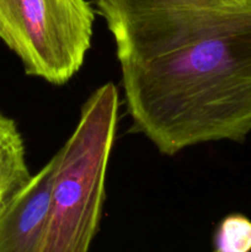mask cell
I'll list each match as a JSON object with an SVG mask.
<instances>
[{"instance_id":"cell-5","label":"cell","mask_w":251,"mask_h":252,"mask_svg":"<svg viewBox=\"0 0 251 252\" xmlns=\"http://www.w3.org/2000/svg\"><path fill=\"white\" fill-rule=\"evenodd\" d=\"M57 157L15 192L0 212V252H41Z\"/></svg>"},{"instance_id":"cell-3","label":"cell","mask_w":251,"mask_h":252,"mask_svg":"<svg viewBox=\"0 0 251 252\" xmlns=\"http://www.w3.org/2000/svg\"><path fill=\"white\" fill-rule=\"evenodd\" d=\"M88 0H0V38L30 76L64 85L83 66L94 33Z\"/></svg>"},{"instance_id":"cell-7","label":"cell","mask_w":251,"mask_h":252,"mask_svg":"<svg viewBox=\"0 0 251 252\" xmlns=\"http://www.w3.org/2000/svg\"><path fill=\"white\" fill-rule=\"evenodd\" d=\"M213 252H251V220L243 214L226 216L217 226Z\"/></svg>"},{"instance_id":"cell-4","label":"cell","mask_w":251,"mask_h":252,"mask_svg":"<svg viewBox=\"0 0 251 252\" xmlns=\"http://www.w3.org/2000/svg\"><path fill=\"white\" fill-rule=\"evenodd\" d=\"M236 0H94L113 36L118 62L147 59L174 48L201 10Z\"/></svg>"},{"instance_id":"cell-1","label":"cell","mask_w":251,"mask_h":252,"mask_svg":"<svg viewBox=\"0 0 251 252\" xmlns=\"http://www.w3.org/2000/svg\"><path fill=\"white\" fill-rule=\"evenodd\" d=\"M120 66L132 129L161 154L251 133V0L187 43Z\"/></svg>"},{"instance_id":"cell-2","label":"cell","mask_w":251,"mask_h":252,"mask_svg":"<svg viewBox=\"0 0 251 252\" xmlns=\"http://www.w3.org/2000/svg\"><path fill=\"white\" fill-rule=\"evenodd\" d=\"M120 97L113 83L96 89L57 157L41 252H89L102 216L106 174L116 139Z\"/></svg>"},{"instance_id":"cell-6","label":"cell","mask_w":251,"mask_h":252,"mask_svg":"<svg viewBox=\"0 0 251 252\" xmlns=\"http://www.w3.org/2000/svg\"><path fill=\"white\" fill-rule=\"evenodd\" d=\"M30 176L24 138L15 121L0 112V212Z\"/></svg>"}]
</instances>
